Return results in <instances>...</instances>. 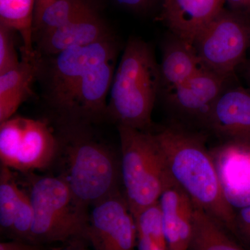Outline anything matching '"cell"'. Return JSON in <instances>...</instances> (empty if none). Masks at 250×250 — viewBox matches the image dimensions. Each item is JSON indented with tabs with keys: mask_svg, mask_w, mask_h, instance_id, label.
<instances>
[{
	"mask_svg": "<svg viewBox=\"0 0 250 250\" xmlns=\"http://www.w3.org/2000/svg\"><path fill=\"white\" fill-rule=\"evenodd\" d=\"M54 0H36L35 13H34V24L37 22L38 20L40 18L42 11L47 7L49 4L54 1Z\"/></svg>",
	"mask_w": 250,
	"mask_h": 250,
	"instance_id": "30",
	"label": "cell"
},
{
	"mask_svg": "<svg viewBox=\"0 0 250 250\" xmlns=\"http://www.w3.org/2000/svg\"><path fill=\"white\" fill-rule=\"evenodd\" d=\"M241 69L243 78L248 83V88L250 89V59L243 62V65L239 67Z\"/></svg>",
	"mask_w": 250,
	"mask_h": 250,
	"instance_id": "31",
	"label": "cell"
},
{
	"mask_svg": "<svg viewBox=\"0 0 250 250\" xmlns=\"http://www.w3.org/2000/svg\"><path fill=\"white\" fill-rule=\"evenodd\" d=\"M192 46L202 65L231 79L250 48V19L223 8L195 36Z\"/></svg>",
	"mask_w": 250,
	"mask_h": 250,
	"instance_id": "7",
	"label": "cell"
},
{
	"mask_svg": "<svg viewBox=\"0 0 250 250\" xmlns=\"http://www.w3.org/2000/svg\"><path fill=\"white\" fill-rule=\"evenodd\" d=\"M204 68L193 46L170 34L163 44L160 93L165 95Z\"/></svg>",
	"mask_w": 250,
	"mask_h": 250,
	"instance_id": "16",
	"label": "cell"
},
{
	"mask_svg": "<svg viewBox=\"0 0 250 250\" xmlns=\"http://www.w3.org/2000/svg\"><path fill=\"white\" fill-rule=\"evenodd\" d=\"M204 125L224 143L250 146V88H227L215 102Z\"/></svg>",
	"mask_w": 250,
	"mask_h": 250,
	"instance_id": "13",
	"label": "cell"
},
{
	"mask_svg": "<svg viewBox=\"0 0 250 250\" xmlns=\"http://www.w3.org/2000/svg\"><path fill=\"white\" fill-rule=\"evenodd\" d=\"M229 79L204 68L164 95L169 108L181 118L205 124L213 105L227 89Z\"/></svg>",
	"mask_w": 250,
	"mask_h": 250,
	"instance_id": "10",
	"label": "cell"
},
{
	"mask_svg": "<svg viewBox=\"0 0 250 250\" xmlns=\"http://www.w3.org/2000/svg\"><path fill=\"white\" fill-rule=\"evenodd\" d=\"M160 90L159 64L152 47L140 38H130L113 77L106 118L118 126L150 131Z\"/></svg>",
	"mask_w": 250,
	"mask_h": 250,
	"instance_id": "3",
	"label": "cell"
},
{
	"mask_svg": "<svg viewBox=\"0 0 250 250\" xmlns=\"http://www.w3.org/2000/svg\"><path fill=\"white\" fill-rule=\"evenodd\" d=\"M228 9L250 19V0H225Z\"/></svg>",
	"mask_w": 250,
	"mask_h": 250,
	"instance_id": "28",
	"label": "cell"
},
{
	"mask_svg": "<svg viewBox=\"0 0 250 250\" xmlns=\"http://www.w3.org/2000/svg\"><path fill=\"white\" fill-rule=\"evenodd\" d=\"M113 36L98 8H95L62 27L36 36L34 42L41 57H51L66 49L91 45Z\"/></svg>",
	"mask_w": 250,
	"mask_h": 250,
	"instance_id": "12",
	"label": "cell"
},
{
	"mask_svg": "<svg viewBox=\"0 0 250 250\" xmlns=\"http://www.w3.org/2000/svg\"><path fill=\"white\" fill-rule=\"evenodd\" d=\"M11 169L1 166L0 170V228L1 233L9 236L15 214L22 191L15 182Z\"/></svg>",
	"mask_w": 250,
	"mask_h": 250,
	"instance_id": "21",
	"label": "cell"
},
{
	"mask_svg": "<svg viewBox=\"0 0 250 250\" xmlns=\"http://www.w3.org/2000/svg\"><path fill=\"white\" fill-rule=\"evenodd\" d=\"M65 143L66 181L83 208L120 192L121 159L106 145L87 134L85 127L67 129Z\"/></svg>",
	"mask_w": 250,
	"mask_h": 250,
	"instance_id": "4",
	"label": "cell"
},
{
	"mask_svg": "<svg viewBox=\"0 0 250 250\" xmlns=\"http://www.w3.org/2000/svg\"><path fill=\"white\" fill-rule=\"evenodd\" d=\"M159 202L168 250H188L195 208L191 199L171 178Z\"/></svg>",
	"mask_w": 250,
	"mask_h": 250,
	"instance_id": "15",
	"label": "cell"
},
{
	"mask_svg": "<svg viewBox=\"0 0 250 250\" xmlns=\"http://www.w3.org/2000/svg\"><path fill=\"white\" fill-rule=\"evenodd\" d=\"M154 134L172 180L187 192L194 205L233 234L236 210L224 195L205 136L180 124L167 125Z\"/></svg>",
	"mask_w": 250,
	"mask_h": 250,
	"instance_id": "2",
	"label": "cell"
},
{
	"mask_svg": "<svg viewBox=\"0 0 250 250\" xmlns=\"http://www.w3.org/2000/svg\"><path fill=\"white\" fill-rule=\"evenodd\" d=\"M51 248L42 245L34 244L29 242L12 240L11 241L1 242L0 250H52Z\"/></svg>",
	"mask_w": 250,
	"mask_h": 250,
	"instance_id": "26",
	"label": "cell"
},
{
	"mask_svg": "<svg viewBox=\"0 0 250 250\" xmlns=\"http://www.w3.org/2000/svg\"><path fill=\"white\" fill-rule=\"evenodd\" d=\"M229 233L215 218L195 206L188 250H246Z\"/></svg>",
	"mask_w": 250,
	"mask_h": 250,
	"instance_id": "19",
	"label": "cell"
},
{
	"mask_svg": "<svg viewBox=\"0 0 250 250\" xmlns=\"http://www.w3.org/2000/svg\"><path fill=\"white\" fill-rule=\"evenodd\" d=\"M29 195L34 213L31 243L47 246L75 238L87 241L89 214L74 198L62 176L36 179Z\"/></svg>",
	"mask_w": 250,
	"mask_h": 250,
	"instance_id": "6",
	"label": "cell"
},
{
	"mask_svg": "<svg viewBox=\"0 0 250 250\" xmlns=\"http://www.w3.org/2000/svg\"><path fill=\"white\" fill-rule=\"evenodd\" d=\"M210 153L229 204L235 210L250 206V145L225 142Z\"/></svg>",
	"mask_w": 250,
	"mask_h": 250,
	"instance_id": "11",
	"label": "cell"
},
{
	"mask_svg": "<svg viewBox=\"0 0 250 250\" xmlns=\"http://www.w3.org/2000/svg\"><path fill=\"white\" fill-rule=\"evenodd\" d=\"M233 235L250 250V205L236 210Z\"/></svg>",
	"mask_w": 250,
	"mask_h": 250,
	"instance_id": "24",
	"label": "cell"
},
{
	"mask_svg": "<svg viewBox=\"0 0 250 250\" xmlns=\"http://www.w3.org/2000/svg\"><path fill=\"white\" fill-rule=\"evenodd\" d=\"M16 31L0 24V75L15 68L21 63L18 59L14 35Z\"/></svg>",
	"mask_w": 250,
	"mask_h": 250,
	"instance_id": "23",
	"label": "cell"
},
{
	"mask_svg": "<svg viewBox=\"0 0 250 250\" xmlns=\"http://www.w3.org/2000/svg\"><path fill=\"white\" fill-rule=\"evenodd\" d=\"M115 1L125 9L134 11H142L147 9L156 0H114Z\"/></svg>",
	"mask_w": 250,
	"mask_h": 250,
	"instance_id": "27",
	"label": "cell"
},
{
	"mask_svg": "<svg viewBox=\"0 0 250 250\" xmlns=\"http://www.w3.org/2000/svg\"><path fill=\"white\" fill-rule=\"evenodd\" d=\"M41 56L22 57L17 67L0 75V123L12 118L18 108L32 93L39 77Z\"/></svg>",
	"mask_w": 250,
	"mask_h": 250,
	"instance_id": "17",
	"label": "cell"
},
{
	"mask_svg": "<svg viewBox=\"0 0 250 250\" xmlns=\"http://www.w3.org/2000/svg\"><path fill=\"white\" fill-rule=\"evenodd\" d=\"M137 233L138 250H168L164 233L139 230Z\"/></svg>",
	"mask_w": 250,
	"mask_h": 250,
	"instance_id": "25",
	"label": "cell"
},
{
	"mask_svg": "<svg viewBox=\"0 0 250 250\" xmlns=\"http://www.w3.org/2000/svg\"><path fill=\"white\" fill-rule=\"evenodd\" d=\"M225 4V0H163L159 20L170 34L192 45L199 31Z\"/></svg>",
	"mask_w": 250,
	"mask_h": 250,
	"instance_id": "14",
	"label": "cell"
},
{
	"mask_svg": "<svg viewBox=\"0 0 250 250\" xmlns=\"http://www.w3.org/2000/svg\"><path fill=\"white\" fill-rule=\"evenodd\" d=\"M34 217V209L30 197L29 195L23 192L15 214L14 224L9 235L12 240L31 243V228Z\"/></svg>",
	"mask_w": 250,
	"mask_h": 250,
	"instance_id": "22",
	"label": "cell"
},
{
	"mask_svg": "<svg viewBox=\"0 0 250 250\" xmlns=\"http://www.w3.org/2000/svg\"><path fill=\"white\" fill-rule=\"evenodd\" d=\"M89 243L83 238H75L64 243L63 246L52 250H91L88 248Z\"/></svg>",
	"mask_w": 250,
	"mask_h": 250,
	"instance_id": "29",
	"label": "cell"
},
{
	"mask_svg": "<svg viewBox=\"0 0 250 250\" xmlns=\"http://www.w3.org/2000/svg\"><path fill=\"white\" fill-rule=\"evenodd\" d=\"M95 8L92 0H54L34 24V38L62 27Z\"/></svg>",
	"mask_w": 250,
	"mask_h": 250,
	"instance_id": "20",
	"label": "cell"
},
{
	"mask_svg": "<svg viewBox=\"0 0 250 250\" xmlns=\"http://www.w3.org/2000/svg\"><path fill=\"white\" fill-rule=\"evenodd\" d=\"M60 143L45 122L13 116L0 123L1 166L27 172L52 164Z\"/></svg>",
	"mask_w": 250,
	"mask_h": 250,
	"instance_id": "8",
	"label": "cell"
},
{
	"mask_svg": "<svg viewBox=\"0 0 250 250\" xmlns=\"http://www.w3.org/2000/svg\"><path fill=\"white\" fill-rule=\"evenodd\" d=\"M92 207L87 241L93 250L136 249V223L124 195L116 192Z\"/></svg>",
	"mask_w": 250,
	"mask_h": 250,
	"instance_id": "9",
	"label": "cell"
},
{
	"mask_svg": "<svg viewBox=\"0 0 250 250\" xmlns=\"http://www.w3.org/2000/svg\"><path fill=\"white\" fill-rule=\"evenodd\" d=\"M119 45L114 36L51 57H41L39 77L46 101L67 128L106 118Z\"/></svg>",
	"mask_w": 250,
	"mask_h": 250,
	"instance_id": "1",
	"label": "cell"
},
{
	"mask_svg": "<svg viewBox=\"0 0 250 250\" xmlns=\"http://www.w3.org/2000/svg\"><path fill=\"white\" fill-rule=\"evenodd\" d=\"M122 183L133 216L159 202L171 179L154 132L118 126Z\"/></svg>",
	"mask_w": 250,
	"mask_h": 250,
	"instance_id": "5",
	"label": "cell"
},
{
	"mask_svg": "<svg viewBox=\"0 0 250 250\" xmlns=\"http://www.w3.org/2000/svg\"><path fill=\"white\" fill-rule=\"evenodd\" d=\"M36 0H0V24L14 29L22 41V57L36 55L34 42Z\"/></svg>",
	"mask_w": 250,
	"mask_h": 250,
	"instance_id": "18",
	"label": "cell"
}]
</instances>
